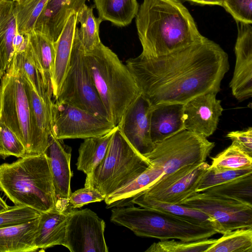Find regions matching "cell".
<instances>
[{"label":"cell","mask_w":252,"mask_h":252,"mask_svg":"<svg viewBox=\"0 0 252 252\" xmlns=\"http://www.w3.org/2000/svg\"><path fill=\"white\" fill-rule=\"evenodd\" d=\"M126 65L152 107L185 104L204 94H218L229 69L227 54L205 36L167 55L129 58Z\"/></svg>","instance_id":"1"},{"label":"cell","mask_w":252,"mask_h":252,"mask_svg":"<svg viewBox=\"0 0 252 252\" xmlns=\"http://www.w3.org/2000/svg\"><path fill=\"white\" fill-rule=\"evenodd\" d=\"M135 23L142 47L140 55L147 57L171 54L204 37L179 0H144Z\"/></svg>","instance_id":"2"},{"label":"cell","mask_w":252,"mask_h":252,"mask_svg":"<svg viewBox=\"0 0 252 252\" xmlns=\"http://www.w3.org/2000/svg\"><path fill=\"white\" fill-rule=\"evenodd\" d=\"M0 189L15 205L40 213L56 207L57 199L45 153L26 155L0 165Z\"/></svg>","instance_id":"3"},{"label":"cell","mask_w":252,"mask_h":252,"mask_svg":"<svg viewBox=\"0 0 252 252\" xmlns=\"http://www.w3.org/2000/svg\"><path fill=\"white\" fill-rule=\"evenodd\" d=\"M84 54L108 118L116 126L126 109L141 94L140 89L126 65L102 42Z\"/></svg>","instance_id":"4"},{"label":"cell","mask_w":252,"mask_h":252,"mask_svg":"<svg viewBox=\"0 0 252 252\" xmlns=\"http://www.w3.org/2000/svg\"><path fill=\"white\" fill-rule=\"evenodd\" d=\"M110 220L138 236L160 240L198 241L218 233L212 226L196 224L166 213L134 205L112 209Z\"/></svg>","instance_id":"5"},{"label":"cell","mask_w":252,"mask_h":252,"mask_svg":"<svg viewBox=\"0 0 252 252\" xmlns=\"http://www.w3.org/2000/svg\"><path fill=\"white\" fill-rule=\"evenodd\" d=\"M150 164L116 126L104 158L86 176L84 187H92L106 197L131 182Z\"/></svg>","instance_id":"6"},{"label":"cell","mask_w":252,"mask_h":252,"mask_svg":"<svg viewBox=\"0 0 252 252\" xmlns=\"http://www.w3.org/2000/svg\"><path fill=\"white\" fill-rule=\"evenodd\" d=\"M54 101L68 104L109 119L90 74L76 30L68 69Z\"/></svg>","instance_id":"7"},{"label":"cell","mask_w":252,"mask_h":252,"mask_svg":"<svg viewBox=\"0 0 252 252\" xmlns=\"http://www.w3.org/2000/svg\"><path fill=\"white\" fill-rule=\"evenodd\" d=\"M214 147L215 143L203 135L185 129L154 143L153 150L144 156L165 175L183 166L205 162Z\"/></svg>","instance_id":"8"},{"label":"cell","mask_w":252,"mask_h":252,"mask_svg":"<svg viewBox=\"0 0 252 252\" xmlns=\"http://www.w3.org/2000/svg\"><path fill=\"white\" fill-rule=\"evenodd\" d=\"M1 106L0 122L5 124L23 144L26 155L31 151L30 110L23 73L15 55L0 79Z\"/></svg>","instance_id":"9"},{"label":"cell","mask_w":252,"mask_h":252,"mask_svg":"<svg viewBox=\"0 0 252 252\" xmlns=\"http://www.w3.org/2000/svg\"><path fill=\"white\" fill-rule=\"evenodd\" d=\"M180 204L209 216L218 233L241 228H252V205L210 194L195 192Z\"/></svg>","instance_id":"10"},{"label":"cell","mask_w":252,"mask_h":252,"mask_svg":"<svg viewBox=\"0 0 252 252\" xmlns=\"http://www.w3.org/2000/svg\"><path fill=\"white\" fill-rule=\"evenodd\" d=\"M52 134L57 139H86L105 135L116 126L109 119L74 106L54 101Z\"/></svg>","instance_id":"11"},{"label":"cell","mask_w":252,"mask_h":252,"mask_svg":"<svg viewBox=\"0 0 252 252\" xmlns=\"http://www.w3.org/2000/svg\"><path fill=\"white\" fill-rule=\"evenodd\" d=\"M210 166L205 161L183 166L162 176L155 184L135 196L180 204L196 192L201 178Z\"/></svg>","instance_id":"12"},{"label":"cell","mask_w":252,"mask_h":252,"mask_svg":"<svg viewBox=\"0 0 252 252\" xmlns=\"http://www.w3.org/2000/svg\"><path fill=\"white\" fill-rule=\"evenodd\" d=\"M105 227L104 221L91 209H71L63 246L71 252H108Z\"/></svg>","instance_id":"13"},{"label":"cell","mask_w":252,"mask_h":252,"mask_svg":"<svg viewBox=\"0 0 252 252\" xmlns=\"http://www.w3.org/2000/svg\"><path fill=\"white\" fill-rule=\"evenodd\" d=\"M152 108L140 94L126 109L117 126L131 145L143 156L154 146L150 135Z\"/></svg>","instance_id":"14"},{"label":"cell","mask_w":252,"mask_h":252,"mask_svg":"<svg viewBox=\"0 0 252 252\" xmlns=\"http://www.w3.org/2000/svg\"><path fill=\"white\" fill-rule=\"evenodd\" d=\"M236 23V61L229 87L233 95L241 101L252 96V24Z\"/></svg>","instance_id":"15"},{"label":"cell","mask_w":252,"mask_h":252,"mask_svg":"<svg viewBox=\"0 0 252 252\" xmlns=\"http://www.w3.org/2000/svg\"><path fill=\"white\" fill-rule=\"evenodd\" d=\"M216 93L204 94L184 104L183 121L186 130L206 138L216 130L223 108Z\"/></svg>","instance_id":"16"},{"label":"cell","mask_w":252,"mask_h":252,"mask_svg":"<svg viewBox=\"0 0 252 252\" xmlns=\"http://www.w3.org/2000/svg\"><path fill=\"white\" fill-rule=\"evenodd\" d=\"M71 148L65 144L63 140L51 134L46 150L52 176L53 185L57 199V207L67 209L68 199L71 193L70 181L72 172L70 169Z\"/></svg>","instance_id":"17"},{"label":"cell","mask_w":252,"mask_h":252,"mask_svg":"<svg viewBox=\"0 0 252 252\" xmlns=\"http://www.w3.org/2000/svg\"><path fill=\"white\" fill-rule=\"evenodd\" d=\"M22 73L30 110V155L44 154L48 146L52 132V107H50L46 103L35 90L30 80L23 71Z\"/></svg>","instance_id":"18"},{"label":"cell","mask_w":252,"mask_h":252,"mask_svg":"<svg viewBox=\"0 0 252 252\" xmlns=\"http://www.w3.org/2000/svg\"><path fill=\"white\" fill-rule=\"evenodd\" d=\"M26 43V35L19 33L17 30L15 2L0 0V79Z\"/></svg>","instance_id":"19"},{"label":"cell","mask_w":252,"mask_h":252,"mask_svg":"<svg viewBox=\"0 0 252 252\" xmlns=\"http://www.w3.org/2000/svg\"><path fill=\"white\" fill-rule=\"evenodd\" d=\"M86 0H48L34 29L43 32L55 42L69 16L77 13Z\"/></svg>","instance_id":"20"},{"label":"cell","mask_w":252,"mask_h":252,"mask_svg":"<svg viewBox=\"0 0 252 252\" xmlns=\"http://www.w3.org/2000/svg\"><path fill=\"white\" fill-rule=\"evenodd\" d=\"M63 210L57 207L40 213L34 244L38 251L57 245L63 246L67 218L70 210Z\"/></svg>","instance_id":"21"},{"label":"cell","mask_w":252,"mask_h":252,"mask_svg":"<svg viewBox=\"0 0 252 252\" xmlns=\"http://www.w3.org/2000/svg\"><path fill=\"white\" fill-rule=\"evenodd\" d=\"M184 104L168 103L152 107L150 135L156 143L185 130L183 121Z\"/></svg>","instance_id":"22"},{"label":"cell","mask_w":252,"mask_h":252,"mask_svg":"<svg viewBox=\"0 0 252 252\" xmlns=\"http://www.w3.org/2000/svg\"><path fill=\"white\" fill-rule=\"evenodd\" d=\"M76 26V13H73L68 18L61 34L55 42V58L52 77L54 101L58 96L68 69Z\"/></svg>","instance_id":"23"},{"label":"cell","mask_w":252,"mask_h":252,"mask_svg":"<svg viewBox=\"0 0 252 252\" xmlns=\"http://www.w3.org/2000/svg\"><path fill=\"white\" fill-rule=\"evenodd\" d=\"M38 221L39 217L19 224L0 228V252L38 251L34 239Z\"/></svg>","instance_id":"24"},{"label":"cell","mask_w":252,"mask_h":252,"mask_svg":"<svg viewBox=\"0 0 252 252\" xmlns=\"http://www.w3.org/2000/svg\"><path fill=\"white\" fill-rule=\"evenodd\" d=\"M26 35L35 63L52 88L55 58V42L45 33L35 29Z\"/></svg>","instance_id":"25"},{"label":"cell","mask_w":252,"mask_h":252,"mask_svg":"<svg viewBox=\"0 0 252 252\" xmlns=\"http://www.w3.org/2000/svg\"><path fill=\"white\" fill-rule=\"evenodd\" d=\"M102 21L110 22L123 27L129 25L135 17L139 5L137 0H93Z\"/></svg>","instance_id":"26"},{"label":"cell","mask_w":252,"mask_h":252,"mask_svg":"<svg viewBox=\"0 0 252 252\" xmlns=\"http://www.w3.org/2000/svg\"><path fill=\"white\" fill-rule=\"evenodd\" d=\"M134 204L166 213L196 224L212 226L215 229L214 221L209 216L182 204L155 201L137 196L133 197L126 206Z\"/></svg>","instance_id":"27"},{"label":"cell","mask_w":252,"mask_h":252,"mask_svg":"<svg viewBox=\"0 0 252 252\" xmlns=\"http://www.w3.org/2000/svg\"><path fill=\"white\" fill-rule=\"evenodd\" d=\"M116 127L102 136L84 139L78 150L76 163L78 170L87 176L92 173L104 158Z\"/></svg>","instance_id":"28"},{"label":"cell","mask_w":252,"mask_h":252,"mask_svg":"<svg viewBox=\"0 0 252 252\" xmlns=\"http://www.w3.org/2000/svg\"><path fill=\"white\" fill-rule=\"evenodd\" d=\"M102 21L95 17L93 8L85 4L76 13L77 25L76 30L84 51L87 52L95 48L101 43L99 29Z\"/></svg>","instance_id":"29"},{"label":"cell","mask_w":252,"mask_h":252,"mask_svg":"<svg viewBox=\"0 0 252 252\" xmlns=\"http://www.w3.org/2000/svg\"><path fill=\"white\" fill-rule=\"evenodd\" d=\"M203 191L252 205V173Z\"/></svg>","instance_id":"30"},{"label":"cell","mask_w":252,"mask_h":252,"mask_svg":"<svg viewBox=\"0 0 252 252\" xmlns=\"http://www.w3.org/2000/svg\"><path fill=\"white\" fill-rule=\"evenodd\" d=\"M206 252H252V228L222 234Z\"/></svg>","instance_id":"31"},{"label":"cell","mask_w":252,"mask_h":252,"mask_svg":"<svg viewBox=\"0 0 252 252\" xmlns=\"http://www.w3.org/2000/svg\"><path fill=\"white\" fill-rule=\"evenodd\" d=\"M48 1L22 0L15 2L16 24L19 33L25 35L34 29L37 21Z\"/></svg>","instance_id":"32"},{"label":"cell","mask_w":252,"mask_h":252,"mask_svg":"<svg viewBox=\"0 0 252 252\" xmlns=\"http://www.w3.org/2000/svg\"><path fill=\"white\" fill-rule=\"evenodd\" d=\"M212 159L210 167L218 170H236L252 167V157L232 144Z\"/></svg>","instance_id":"33"},{"label":"cell","mask_w":252,"mask_h":252,"mask_svg":"<svg viewBox=\"0 0 252 252\" xmlns=\"http://www.w3.org/2000/svg\"><path fill=\"white\" fill-rule=\"evenodd\" d=\"M215 239H206L194 241L160 240L153 243L146 252H206L216 241Z\"/></svg>","instance_id":"34"},{"label":"cell","mask_w":252,"mask_h":252,"mask_svg":"<svg viewBox=\"0 0 252 252\" xmlns=\"http://www.w3.org/2000/svg\"><path fill=\"white\" fill-rule=\"evenodd\" d=\"M251 173H252V167L236 170H218L209 167L201 178L196 192L205 191Z\"/></svg>","instance_id":"35"},{"label":"cell","mask_w":252,"mask_h":252,"mask_svg":"<svg viewBox=\"0 0 252 252\" xmlns=\"http://www.w3.org/2000/svg\"><path fill=\"white\" fill-rule=\"evenodd\" d=\"M25 155L22 143L9 127L0 122V156L4 158L11 156L20 158Z\"/></svg>","instance_id":"36"},{"label":"cell","mask_w":252,"mask_h":252,"mask_svg":"<svg viewBox=\"0 0 252 252\" xmlns=\"http://www.w3.org/2000/svg\"><path fill=\"white\" fill-rule=\"evenodd\" d=\"M40 212L29 207L14 205L0 213V228L19 224L38 218Z\"/></svg>","instance_id":"37"},{"label":"cell","mask_w":252,"mask_h":252,"mask_svg":"<svg viewBox=\"0 0 252 252\" xmlns=\"http://www.w3.org/2000/svg\"><path fill=\"white\" fill-rule=\"evenodd\" d=\"M222 6L236 22L252 24V0H224Z\"/></svg>","instance_id":"38"},{"label":"cell","mask_w":252,"mask_h":252,"mask_svg":"<svg viewBox=\"0 0 252 252\" xmlns=\"http://www.w3.org/2000/svg\"><path fill=\"white\" fill-rule=\"evenodd\" d=\"M105 196L92 187H84L71 192L68 199L69 207L71 209L80 208L89 203L100 202Z\"/></svg>","instance_id":"39"},{"label":"cell","mask_w":252,"mask_h":252,"mask_svg":"<svg viewBox=\"0 0 252 252\" xmlns=\"http://www.w3.org/2000/svg\"><path fill=\"white\" fill-rule=\"evenodd\" d=\"M235 145L245 153L252 157V127L243 130L232 131L226 136Z\"/></svg>","instance_id":"40"},{"label":"cell","mask_w":252,"mask_h":252,"mask_svg":"<svg viewBox=\"0 0 252 252\" xmlns=\"http://www.w3.org/2000/svg\"><path fill=\"white\" fill-rule=\"evenodd\" d=\"M192 3L200 5H210L222 6L224 0H185Z\"/></svg>","instance_id":"41"},{"label":"cell","mask_w":252,"mask_h":252,"mask_svg":"<svg viewBox=\"0 0 252 252\" xmlns=\"http://www.w3.org/2000/svg\"><path fill=\"white\" fill-rule=\"evenodd\" d=\"M10 207V206L7 205L5 202L0 197V213L8 210Z\"/></svg>","instance_id":"42"},{"label":"cell","mask_w":252,"mask_h":252,"mask_svg":"<svg viewBox=\"0 0 252 252\" xmlns=\"http://www.w3.org/2000/svg\"><path fill=\"white\" fill-rule=\"evenodd\" d=\"M1 88L0 85V112H1Z\"/></svg>","instance_id":"43"},{"label":"cell","mask_w":252,"mask_h":252,"mask_svg":"<svg viewBox=\"0 0 252 252\" xmlns=\"http://www.w3.org/2000/svg\"><path fill=\"white\" fill-rule=\"evenodd\" d=\"M22 0H13L14 2H19Z\"/></svg>","instance_id":"44"}]
</instances>
